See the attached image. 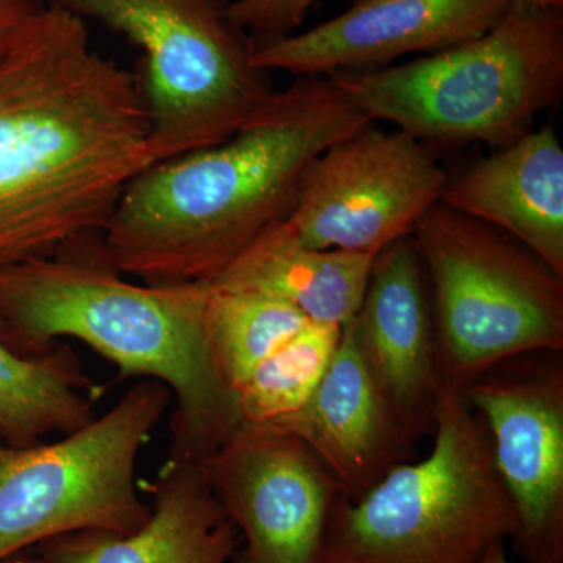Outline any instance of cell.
Listing matches in <instances>:
<instances>
[{"mask_svg":"<svg viewBox=\"0 0 563 563\" xmlns=\"http://www.w3.org/2000/svg\"><path fill=\"white\" fill-rule=\"evenodd\" d=\"M152 163L135 74L44 5L0 58V268L101 235Z\"/></svg>","mask_w":563,"mask_h":563,"instance_id":"obj_1","label":"cell"},{"mask_svg":"<svg viewBox=\"0 0 563 563\" xmlns=\"http://www.w3.org/2000/svg\"><path fill=\"white\" fill-rule=\"evenodd\" d=\"M369 124L329 77H298L221 143L136 174L101 233L103 251L143 284H206L287 221L318 155Z\"/></svg>","mask_w":563,"mask_h":563,"instance_id":"obj_2","label":"cell"},{"mask_svg":"<svg viewBox=\"0 0 563 563\" xmlns=\"http://www.w3.org/2000/svg\"><path fill=\"white\" fill-rule=\"evenodd\" d=\"M207 299L206 284H133L96 235L0 268V339L24 357L80 340L121 377L158 380L176 401L169 459L201 463L242 424L211 361Z\"/></svg>","mask_w":563,"mask_h":563,"instance_id":"obj_3","label":"cell"},{"mask_svg":"<svg viewBox=\"0 0 563 563\" xmlns=\"http://www.w3.org/2000/svg\"><path fill=\"white\" fill-rule=\"evenodd\" d=\"M329 79L369 121L432 144L503 150L563 92L562 7L514 2L479 38L418 60Z\"/></svg>","mask_w":563,"mask_h":563,"instance_id":"obj_4","label":"cell"},{"mask_svg":"<svg viewBox=\"0 0 563 563\" xmlns=\"http://www.w3.org/2000/svg\"><path fill=\"white\" fill-rule=\"evenodd\" d=\"M515 531L487 429L442 379L431 453L393 466L354 501L340 495L317 563H474Z\"/></svg>","mask_w":563,"mask_h":563,"instance_id":"obj_5","label":"cell"},{"mask_svg":"<svg viewBox=\"0 0 563 563\" xmlns=\"http://www.w3.org/2000/svg\"><path fill=\"white\" fill-rule=\"evenodd\" d=\"M433 295L440 373L463 387L563 350V277L506 233L433 203L412 232Z\"/></svg>","mask_w":563,"mask_h":563,"instance_id":"obj_6","label":"cell"},{"mask_svg":"<svg viewBox=\"0 0 563 563\" xmlns=\"http://www.w3.org/2000/svg\"><path fill=\"white\" fill-rule=\"evenodd\" d=\"M101 22L143 51L136 81L154 162L231 136L273 95L225 0H44Z\"/></svg>","mask_w":563,"mask_h":563,"instance_id":"obj_7","label":"cell"},{"mask_svg":"<svg viewBox=\"0 0 563 563\" xmlns=\"http://www.w3.org/2000/svg\"><path fill=\"white\" fill-rule=\"evenodd\" d=\"M172 399L168 387L143 379L57 442L0 443V561L66 533H131L146 523L136 461Z\"/></svg>","mask_w":563,"mask_h":563,"instance_id":"obj_8","label":"cell"},{"mask_svg":"<svg viewBox=\"0 0 563 563\" xmlns=\"http://www.w3.org/2000/svg\"><path fill=\"white\" fill-rule=\"evenodd\" d=\"M448 177L431 146L369 124L310 163L287 224L310 250L377 255L412 235Z\"/></svg>","mask_w":563,"mask_h":563,"instance_id":"obj_9","label":"cell"},{"mask_svg":"<svg viewBox=\"0 0 563 563\" xmlns=\"http://www.w3.org/2000/svg\"><path fill=\"white\" fill-rule=\"evenodd\" d=\"M198 465L240 533L232 563L318 562L343 492L298 437L240 424Z\"/></svg>","mask_w":563,"mask_h":563,"instance_id":"obj_10","label":"cell"},{"mask_svg":"<svg viewBox=\"0 0 563 563\" xmlns=\"http://www.w3.org/2000/svg\"><path fill=\"white\" fill-rule=\"evenodd\" d=\"M479 415L512 501L515 553L563 563V369L561 362L495 366L463 385Z\"/></svg>","mask_w":563,"mask_h":563,"instance_id":"obj_11","label":"cell"},{"mask_svg":"<svg viewBox=\"0 0 563 563\" xmlns=\"http://www.w3.org/2000/svg\"><path fill=\"white\" fill-rule=\"evenodd\" d=\"M515 0H357L312 31L251 41L265 73L329 77L387 68L407 54L432 55L479 38L506 18Z\"/></svg>","mask_w":563,"mask_h":563,"instance_id":"obj_12","label":"cell"},{"mask_svg":"<svg viewBox=\"0 0 563 563\" xmlns=\"http://www.w3.org/2000/svg\"><path fill=\"white\" fill-rule=\"evenodd\" d=\"M350 322L374 380L410 435L432 431L442 373L428 279L412 236L376 255Z\"/></svg>","mask_w":563,"mask_h":563,"instance_id":"obj_13","label":"cell"},{"mask_svg":"<svg viewBox=\"0 0 563 563\" xmlns=\"http://www.w3.org/2000/svg\"><path fill=\"white\" fill-rule=\"evenodd\" d=\"M274 429L306 443L351 501L409 461L415 442L374 380L350 321L309 401Z\"/></svg>","mask_w":563,"mask_h":563,"instance_id":"obj_14","label":"cell"},{"mask_svg":"<svg viewBox=\"0 0 563 563\" xmlns=\"http://www.w3.org/2000/svg\"><path fill=\"white\" fill-rule=\"evenodd\" d=\"M150 520L131 533L81 531L38 544L43 563H229L242 540L198 463L169 459Z\"/></svg>","mask_w":563,"mask_h":563,"instance_id":"obj_15","label":"cell"},{"mask_svg":"<svg viewBox=\"0 0 563 563\" xmlns=\"http://www.w3.org/2000/svg\"><path fill=\"white\" fill-rule=\"evenodd\" d=\"M439 202L517 240L563 277V150L553 125L448 177Z\"/></svg>","mask_w":563,"mask_h":563,"instance_id":"obj_16","label":"cell"},{"mask_svg":"<svg viewBox=\"0 0 563 563\" xmlns=\"http://www.w3.org/2000/svg\"><path fill=\"white\" fill-rule=\"evenodd\" d=\"M376 255L303 246L287 221L263 232L210 287L265 292L312 322L344 325L361 310Z\"/></svg>","mask_w":563,"mask_h":563,"instance_id":"obj_17","label":"cell"},{"mask_svg":"<svg viewBox=\"0 0 563 563\" xmlns=\"http://www.w3.org/2000/svg\"><path fill=\"white\" fill-rule=\"evenodd\" d=\"M96 393L68 344L24 357L0 339V443L32 446L84 428L96 418Z\"/></svg>","mask_w":563,"mask_h":563,"instance_id":"obj_18","label":"cell"},{"mask_svg":"<svg viewBox=\"0 0 563 563\" xmlns=\"http://www.w3.org/2000/svg\"><path fill=\"white\" fill-rule=\"evenodd\" d=\"M207 288L211 361L222 383L235 396L252 369L310 321L290 303L265 292L210 285Z\"/></svg>","mask_w":563,"mask_h":563,"instance_id":"obj_19","label":"cell"},{"mask_svg":"<svg viewBox=\"0 0 563 563\" xmlns=\"http://www.w3.org/2000/svg\"><path fill=\"white\" fill-rule=\"evenodd\" d=\"M343 325L307 322L252 369L235 391L242 424L276 428L299 412L331 363Z\"/></svg>","mask_w":563,"mask_h":563,"instance_id":"obj_20","label":"cell"},{"mask_svg":"<svg viewBox=\"0 0 563 563\" xmlns=\"http://www.w3.org/2000/svg\"><path fill=\"white\" fill-rule=\"evenodd\" d=\"M318 0H235L228 3L229 20L250 33L251 41L291 35Z\"/></svg>","mask_w":563,"mask_h":563,"instance_id":"obj_21","label":"cell"},{"mask_svg":"<svg viewBox=\"0 0 563 563\" xmlns=\"http://www.w3.org/2000/svg\"><path fill=\"white\" fill-rule=\"evenodd\" d=\"M44 5V0H0V58Z\"/></svg>","mask_w":563,"mask_h":563,"instance_id":"obj_22","label":"cell"},{"mask_svg":"<svg viewBox=\"0 0 563 563\" xmlns=\"http://www.w3.org/2000/svg\"><path fill=\"white\" fill-rule=\"evenodd\" d=\"M474 563H510L507 558L506 542L493 543L479 561Z\"/></svg>","mask_w":563,"mask_h":563,"instance_id":"obj_23","label":"cell"},{"mask_svg":"<svg viewBox=\"0 0 563 563\" xmlns=\"http://www.w3.org/2000/svg\"><path fill=\"white\" fill-rule=\"evenodd\" d=\"M515 2L529 7H563V0H515Z\"/></svg>","mask_w":563,"mask_h":563,"instance_id":"obj_24","label":"cell"},{"mask_svg":"<svg viewBox=\"0 0 563 563\" xmlns=\"http://www.w3.org/2000/svg\"><path fill=\"white\" fill-rule=\"evenodd\" d=\"M0 563H43L40 561L38 555L36 558H27V555H13V558L5 559V561H0Z\"/></svg>","mask_w":563,"mask_h":563,"instance_id":"obj_25","label":"cell"}]
</instances>
